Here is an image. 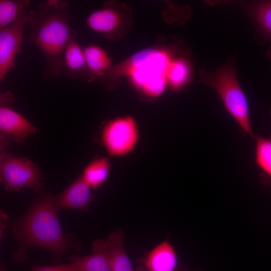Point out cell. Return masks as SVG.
<instances>
[{
  "label": "cell",
  "mask_w": 271,
  "mask_h": 271,
  "mask_svg": "<svg viewBox=\"0 0 271 271\" xmlns=\"http://www.w3.org/2000/svg\"><path fill=\"white\" fill-rule=\"evenodd\" d=\"M190 74V67L186 60L179 58L171 60L167 71V82L173 90H179L187 84Z\"/></svg>",
  "instance_id": "obj_18"
},
{
  "label": "cell",
  "mask_w": 271,
  "mask_h": 271,
  "mask_svg": "<svg viewBox=\"0 0 271 271\" xmlns=\"http://www.w3.org/2000/svg\"><path fill=\"white\" fill-rule=\"evenodd\" d=\"M142 261L148 271H186L178 266L176 250L167 240L148 251Z\"/></svg>",
  "instance_id": "obj_11"
},
{
  "label": "cell",
  "mask_w": 271,
  "mask_h": 271,
  "mask_svg": "<svg viewBox=\"0 0 271 271\" xmlns=\"http://www.w3.org/2000/svg\"><path fill=\"white\" fill-rule=\"evenodd\" d=\"M29 22L27 42L39 49L45 60V78L61 75L62 58L73 31L70 30L69 6L64 1L40 3Z\"/></svg>",
  "instance_id": "obj_2"
},
{
  "label": "cell",
  "mask_w": 271,
  "mask_h": 271,
  "mask_svg": "<svg viewBox=\"0 0 271 271\" xmlns=\"http://www.w3.org/2000/svg\"><path fill=\"white\" fill-rule=\"evenodd\" d=\"M31 271H79L76 264L71 262L54 266L33 265Z\"/></svg>",
  "instance_id": "obj_21"
},
{
  "label": "cell",
  "mask_w": 271,
  "mask_h": 271,
  "mask_svg": "<svg viewBox=\"0 0 271 271\" xmlns=\"http://www.w3.org/2000/svg\"><path fill=\"white\" fill-rule=\"evenodd\" d=\"M35 11L27 10L10 26L0 29V80L3 81L16 65L15 58L21 51L25 26Z\"/></svg>",
  "instance_id": "obj_7"
},
{
  "label": "cell",
  "mask_w": 271,
  "mask_h": 271,
  "mask_svg": "<svg viewBox=\"0 0 271 271\" xmlns=\"http://www.w3.org/2000/svg\"><path fill=\"white\" fill-rule=\"evenodd\" d=\"M53 195L44 193L31 204L27 211L11 224L18 247L12 258L21 262L27 259V251L39 247L50 251L56 259L71 249L79 250L81 244L72 234H65L57 216Z\"/></svg>",
  "instance_id": "obj_1"
},
{
  "label": "cell",
  "mask_w": 271,
  "mask_h": 271,
  "mask_svg": "<svg viewBox=\"0 0 271 271\" xmlns=\"http://www.w3.org/2000/svg\"><path fill=\"white\" fill-rule=\"evenodd\" d=\"M255 162L260 171V179L265 184L271 186V137L259 136L254 139Z\"/></svg>",
  "instance_id": "obj_17"
},
{
  "label": "cell",
  "mask_w": 271,
  "mask_h": 271,
  "mask_svg": "<svg viewBox=\"0 0 271 271\" xmlns=\"http://www.w3.org/2000/svg\"><path fill=\"white\" fill-rule=\"evenodd\" d=\"M14 95L10 91L0 95V130L14 141L22 143L37 129L28 120L12 107Z\"/></svg>",
  "instance_id": "obj_8"
},
{
  "label": "cell",
  "mask_w": 271,
  "mask_h": 271,
  "mask_svg": "<svg viewBox=\"0 0 271 271\" xmlns=\"http://www.w3.org/2000/svg\"><path fill=\"white\" fill-rule=\"evenodd\" d=\"M269 113H270V116H271V109L270 110Z\"/></svg>",
  "instance_id": "obj_26"
},
{
  "label": "cell",
  "mask_w": 271,
  "mask_h": 271,
  "mask_svg": "<svg viewBox=\"0 0 271 271\" xmlns=\"http://www.w3.org/2000/svg\"><path fill=\"white\" fill-rule=\"evenodd\" d=\"M110 169V164L107 158L98 157L92 160L85 167L80 176L85 182L95 190L105 183Z\"/></svg>",
  "instance_id": "obj_16"
},
{
  "label": "cell",
  "mask_w": 271,
  "mask_h": 271,
  "mask_svg": "<svg viewBox=\"0 0 271 271\" xmlns=\"http://www.w3.org/2000/svg\"><path fill=\"white\" fill-rule=\"evenodd\" d=\"M92 252L86 256L72 255L69 257L79 271H111L106 239L94 240L91 244Z\"/></svg>",
  "instance_id": "obj_12"
},
{
  "label": "cell",
  "mask_w": 271,
  "mask_h": 271,
  "mask_svg": "<svg viewBox=\"0 0 271 271\" xmlns=\"http://www.w3.org/2000/svg\"><path fill=\"white\" fill-rule=\"evenodd\" d=\"M88 69L93 78L103 77L111 68V60L106 51L90 44L83 48Z\"/></svg>",
  "instance_id": "obj_15"
},
{
  "label": "cell",
  "mask_w": 271,
  "mask_h": 271,
  "mask_svg": "<svg viewBox=\"0 0 271 271\" xmlns=\"http://www.w3.org/2000/svg\"><path fill=\"white\" fill-rule=\"evenodd\" d=\"M266 54L268 56V57L271 59V46L267 50Z\"/></svg>",
  "instance_id": "obj_23"
},
{
  "label": "cell",
  "mask_w": 271,
  "mask_h": 271,
  "mask_svg": "<svg viewBox=\"0 0 271 271\" xmlns=\"http://www.w3.org/2000/svg\"><path fill=\"white\" fill-rule=\"evenodd\" d=\"M118 12L110 5L91 13L87 18L86 24L92 30L111 37L120 23Z\"/></svg>",
  "instance_id": "obj_13"
},
{
  "label": "cell",
  "mask_w": 271,
  "mask_h": 271,
  "mask_svg": "<svg viewBox=\"0 0 271 271\" xmlns=\"http://www.w3.org/2000/svg\"><path fill=\"white\" fill-rule=\"evenodd\" d=\"M0 180L7 190L30 188L37 192L43 185V176L38 165L26 158L6 151L0 156Z\"/></svg>",
  "instance_id": "obj_5"
},
{
  "label": "cell",
  "mask_w": 271,
  "mask_h": 271,
  "mask_svg": "<svg viewBox=\"0 0 271 271\" xmlns=\"http://www.w3.org/2000/svg\"><path fill=\"white\" fill-rule=\"evenodd\" d=\"M201 80L217 92L226 110L237 122L241 131L254 140L256 136L252 128L247 99L232 65L226 64L211 72H203Z\"/></svg>",
  "instance_id": "obj_3"
},
{
  "label": "cell",
  "mask_w": 271,
  "mask_h": 271,
  "mask_svg": "<svg viewBox=\"0 0 271 271\" xmlns=\"http://www.w3.org/2000/svg\"><path fill=\"white\" fill-rule=\"evenodd\" d=\"M139 128L131 116L116 117L108 121L101 132V143L108 155L121 157L133 151L140 139Z\"/></svg>",
  "instance_id": "obj_6"
},
{
  "label": "cell",
  "mask_w": 271,
  "mask_h": 271,
  "mask_svg": "<svg viewBox=\"0 0 271 271\" xmlns=\"http://www.w3.org/2000/svg\"><path fill=\"white\" fill-rule=\"evenodd\" d=\"M250 13L261 32L271 40V1L253 2Z\"/></svg>",
  "instance_id": "obj_19"
},
{
  "label": "cell",
  "mask_w": 271,
  "mask_h": 271,
  "mask_svg": "<svg viewBox=\"0 0 271 271\" xmlns=\"http://www.w3.org/2000/svg\"><path fill=\"white\" fill-rule=\"evenodd\" d=\"M30 4L28 0H1L0 29L13 24L22 13L28 10Z\"/></svg>",
  "instance_id": "obj_20"
},
{
  "label": "cell",
  "mask_w": 271,
  "mask_h": 271,
  "mask_svg": "<svg viewBox=\"0 0 271 271\" xmlns=\"http://www.w3.org/2000/svg\"><path fill=\"white\" fill-rule=\"evenodd\" d=\"M1 271H7L6 269L4 266V265L2 264L1 265Z\"/></svg>",
  "instance_id": "obj_24"
},
{
  "label": "cell",
  "mask_w": 271,
  "mask_h": 271,
  "mask_svg": "<svg viewBox=\"0 0 271 271\" xmlns=\"http://www.w3.org/2000/svg\"><path fill=\"white\" fill-rule=\"evenodd\" d=\"M136 271H142V269L141 268H140L139 269H138Z\"/></svg>",
  "instance_id": "obj_25"
},
{
  "label": "cell",
  "mask_w": 271,
  "mask_h": 271,
  "mask_svg": "<svg viewBox=\"0 0 271 271\" xmlns=\"http://www.w3.org/2000/svg\"><path fill=\"white\" fill-rule=\"evenodd\" d=\"M171 61L165 52L154 49L143 50L129 60L127 74L143 94L150 97H157L165 89L167 71Z\"/></svg>",
  "instance_id": "obj_4"
},
{
  "label": "cell",
  "mask_w": 271,
  "mask_h": 271,
  "mask_svg": "<svg viewBox=\"0 0 271 271\" xmlns=\"http://www.w3.org/2000/svg\"><path fill=\"white\" fill-rule=\"evenodd\" d=\"M76 38L73 32L63 54L61 74L74 80L90 82L93 78L86 63L83 49Z\"/></svg>",
  "instance_id": "obj_10"
},
{
  "label": "cell",
  "mask_w": 271,
  "mask_h": 271,
  "mask_svg": "<svg viewBox=\"0 0 271 271\" xmlns=\"http://www.w3.org/2000/svg\"><path fill=\"white\" fill-rule=\"evenodd\" d=\"M92 191L80 176L62 192L53 195L55 208L57 211L77 209L88 212L90 204L95 199Z\"/></svg>",
  "instance_id": "obj_9"
},
{
  "label": "cell",
  "mask_w": 271,
  "mask_h": 271,
  "mask_svg": "<svg viewBox=\"0 0 271 271\" xmlns=\"http://www.w3.org/2000/svg\"><path fill=\"white\" fill-rule=\"evenodd\" d=\"M1 222H2V223H1V237H2L8 221V216L3 211L1 212Z\"/></svg>",
  "instance_id": "obj_22"
},
{
  "label": "cell",
  "mask_w": 271,
  "mask_h": 271,
  "mask_svg": "<svg viewBox=\"0 0 271 271\" xmlns=\"http://www.w3.org/2000/svg\"><path fill=\"white\" fill-rule=\"evenodd\" d=\"M124 237L119 230L111 233L106 239L111 271H134L124 247Z\"/></svg>",
  "instance_id": "obj_14"
}]
</instances>
